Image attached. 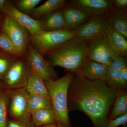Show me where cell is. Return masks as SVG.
Listing matches in <instances>:
<instances>
[{
  "label": "cell",
  "instance_id": "obj_1",
  "mask_svg": "<svg viewBox=\"0 0 127 127\" xmlns=\"http://www.w3.org/2000/svg\"><path fill=\"white\" fill-rule=\"evenodd\" d=\"M71 90L73 107L85 113L94 127H106L108 114L116 98V91L105 81L77 76Z\"/></svg>",
  "mask_w": 127,
  "mask_h": 127
},
{
  "label": "cell",
  "instance_id": "obj_2",
  "mask_svg": "<svg viewBox=\"0 0 127 127\" xmlns=\"http://www.w3.org/2000/svg\"><path fill=\"white\" fill-rule=\"evenodd\" d=\"M87 40L75 37L48 53L53 66H59L81 76L88 60Z\"/></svg>",
  "mask_w": 127,
  "mask_h": 127
},
{
  "label": "cell",
  "instance_id": "obj_3",
  "mask_svg": "<svg viewBox=\"0 0 127 127\" xmlns=\"http://www.w3.org/2000/svg\"><path fill=\"white\" fill-rule=\"evenodd\" d=\"M73 77L72 73H68L60 78L45 81L57 123L65 127H71L68 116L67 93Z\"/></svg>",
  "mask_w": 127,
  "mask_h": 127
},
{
  "label": "cell",
  "instance_id": "obj_4",
  "mask_svg": "<svg viewBox=\"0 0 127 127\" xmlns=\"http://www.w3.org/2000/svg\"><path fill=\"white\" fill-rule=\"evenodd\" d=\"M75 37L73 31L63 29L52 31L42 30L39 33L31 35L30 39L34 48L43 55Z\"/></svg>",
  "mask_w": 127,
  "mask_h": 127
},
{
  "label": "cell",
  "instance_id": "obj_5",
  "mask_svg": "<svg viewBox=\"0 0 127 127\" xmlns=\"http://www.w3.org/2000/svg\"><path fill=\"white\" fill-rule=\"evenodd\" d=\"M9 95L8 110L12 119L25 124L30 123L32 119L28 109L29 94L26 88L12 89Z\"/></svg>",
  "mask_w": 127,
  "mask_h": 127
},
{
  "label": "cell",
  "instance_id": "obj_6",
  "mask_svg": "<svg viewBox=\"0 0 127 127\" xmlns=\"http://www.w3.org/2000/svg\"><path fill=\"white\" fill-rule=\"evenodd\" d=\"M87 48L89 60L108 66L117 55L110 46L106 34L88 40Z\"/></svg>",
  "mask_w": 127,
  "mask_h": 127
},
{
  "label": "cell",
  "instance_id": "obj_7",
  "mask_svg": "<svg viewBox=\"0 0 127 127\" xmlns=\"http://www.w3.org/2000/svg\"><path fill=\"white\" fill-rule=\"evenodd\" d=\"M2 27V32L10 39L19 56L23 55L28 45V32L6 15Z\"/></svg>",
  "mask_w": 127,
  "mask_h": 127
},
{
  "label": "cell",
  "instance_id": "obj_8",
  "mask_svg": "<svg viewBox=\"0 0 127 127\" xmlns=\"http://www.w3.org/2000/svg\"><path fill=\"white\" fill-rule=\"evenodd\" d=\"M27 61L30 70L37 73L45 81L56 79V73L52 64L45 59L34 48L30 47Z\"/></svg>",
  "mask_w": 127,
  "mask_h": 127
},
{
  "label": "cell",
  "instance_id": "obj_9",
  "mask_svg": "<svg viewBox=\"0 0 127 127\" xmlns=\"http://www.w3.org/2000/svg\"><path fill=\"white\" fill-rule=\"evenodd\" d=\"M71 2L90 19L105 18L109 10L114 7L112 1L109 0H73Z\"/></svg>",
  "mask_w": 127,
  "mask_h": 127
},
{
  "label": "cell",
  "instance_id": "obj_10",
  "mask_svg": "<svg viewBox=\"0 0 127 127\" xmlns=\"http://www.w3.org/2000/svg\"><path fill=\"white\" fill-rule=\"evenodd\" d=\"M30 72L22 61L13 62L5 76V84L11 89L25 88Z\"/></svg>",
  "mask_w": 127,
  "mask_h": 127
},
{
  "label": "cell",
  "instance_id": "obj_11",
  "mask_svg": "<svg viewBox=\"0 0 127 127\" xmlns=\"http://www.w3.org/2000/svg\"><path fill=\"white\" fill-rule=\"evenodd\" d=\"M109 29L105 18H91L73 31L76 37L88 40L106 34Z\"/></svg>",
  "mask_w": 127,
  "mask_h": 127
},
{
  "label": "cell",
  "instance_id": "obj_12",
  "mask_svg": "<svg viewBox=\"0 0 127 127\" xmlns=\"http://www.w3.org/2000/svg\"><path fill=\"white\" fill-rule=\"evenodd\" d=\"M3 11L27 30L31 35L36 34L42 30L40 21L21 11L11 3L6 2Z\"/></svg>",
  "mask_w": 127,
  "mask_h": 127
},
{
  "label": "cell",
  "instance_id": "obj_13",
  "mask_svg": "<svg viewBox=\"0 0 127 127\" xmlns=\"http://www.w3.org/2000/svg\"><path fill=\"white\" fill-rule=\"evenodd\" d=\"M64 21V30L73 31L90 19L84 12L71 4L62 8Z\"/></svg>",
  "mask_w": 127,
  "mask_h": 127
},
{
  "label": "cell",
  "instance_id": "obj_14",
  "mask_svg": "<svg viewBox=\"0 0 127 127\" xmlns=\"http://www.w3.org/2000/svg\"><path fill=\"white\" fill-rule=\"evenodd\" d=\"M105 20L109 27L127 39V11L112 7L106 15Z\"/></svg>",
  "mask_w": 127,
  "mask_h": 127
},
{
  "label": "cell",
  "instance_id": "obj_15",
  "mask_svg": "<svg viewBox=\"0 0 127 127\" xmlns=\"http://www.w3.org/2000/svg\"><path fill=\"white\" fill-rule=\"evenodd\" d=\"M40 21L43 31H52L64 29L65 21L62 8L45 15Z\"/></svg>",
  "mask_w": 127,
  "mask_h": 127
},
{
  "label": "cell",
  "instance_id": "obj_16",
  "mask_svg": "<svg viewBox=\"0 0 127 127\" xmlns=\"http://www.w3.org/2000/svg\"><path fill=\"white\" fill-rule=\"evenodd\" d=\"M25 88L29 94L42 95L50 99L45 81L34 71L30 70L27 84Z\"/></svg>",
  "mask_w": 127,
  "mask_h": 127
},
{
  "label": "cell",
  "instance_id": "obj_17",
  "mask_svg": "<svg viewBox=\"0 0 127 127\" xmlns=\"http://www.w3.org/2000/svg\"><path fill=\"white\" fill-rule=\"evenodd\" d=\"M108 68V66L88 59L80 76L89 79L104 81Z\"/></svg>",
  "mask_w": 127,
  "mask_h": 127
},
{
  "label": "cell",
  "instance_id": "obj_18",
  "mask_svg": "<svg viewBox=\"0 0 127 127\" xmlns=\"http://www.w3.org/2000/svg\"><path fill=\"white\" fill-rule=\"evenodd\" d=\"M106 35L110 46L116 55L127 57V41L125 37L110 27Z\"/></svg>",
  "mask_w": 127,
  "mask_h": 127
},
{
  "label": "cell",
  "instance_id": "obj_19",
  "mask_svg": "<svg viewBox=\"0 0 127 127\" xmlns=\"http://www.w3.org/2000/svg\"><path fill=\"white\" fill-rule=\"evenodd\" d=\"M66 4V2L64 0H48L40 6L36 7L32 12V16L35 19H37L62 9Z\"/></svg>",
  "mask_w": 127,
  "mask_h": 127
},
{
  "label": "cell",
  "instance_id": "obj_20",
  "mask_svg": "<svg viewBox=\"0 0 127 127\" xmlns=\"http://www.w3.org/2000/svg\"><path fill=\"white\" fill-rule=\"evenodd\" d=\"M31 114L32 121L36 127L51 123H57L56 115L52 109H40L32 112Z\"/></svg>",
  "mask_w": 127,
  "mask_h": 127
},
{
  "label": "cell",
  "instance_id": "obj_21",
  "mask_svg": "<svg viewBox=\"0 0 127 127\" xmlns=\"http://www.w3.org/2000/svg\"><path fill=\"white\" fill-rule=\"evenodd\" d=\"M116 100L110 117V120L127 113V92L116 91Z\"/></svg>",
  "mask_w": 127,
  "mask_h": 127
},
{
  "label": "cell",
  "instance_id": "obj_22",
  "mask_svg": "<svg viewBox=\"0 0 127 127\" xmlns=\"http://www.w3.org/2000/svg\"><path fill=\"white\" fill-rule=\"evenodd\" d=\"M28 106L30 113L40 109H52L51 99L42 95L29 94Z\"/></svg>",
  "mask_w": 127,
  "mask_h": 127
},
{
  "label": "cell",
  "instance_id": "obj_23",
  "mask_svg": "<svg viewBox=\"0 0 127 127\" xmlns=\"http://www.w3.org/2000/svg\"><path fill=\"white\" fill-rule=\"evenodd\" d=\"M104 81L109 87L116 91L125 87L127 85V82L121 77L119 71L111 69L109 67Z\"/></svg>",
  "mask_w": 127,
  "mask_h": 127
},
{
  "label": "cell",
  "instance_id": "obj_24",
  "mask_svg": "<svg viewBox=\"0 0 127 127\" xmlns=\"http://www.w3.org/2000/svg\"><path fill=\"white\" fill-rule=\"evenodd\" d=\"M9 103V93H1L0 95V127H7Z\"/></svg>",
  "mask_w": 127,
  "mask_h": 127
},
{
  "label": "cell",
  "instance_id": "obj_25",
  "mask_svg": "<svg viewBox=\"0 0 127 127\" xmlns=\"http://www.w3.org/2000/svg\"><path fill=\"white\" fill-rule=\"evenodd\" d=\"M0 48L11 55L19 56L10 39L3 32L0 34Z\"/></svg>",
  "mask_w": 127,
  "mask_h": 127
},
{
  "label": "cell",
  "instance_id": "obj_26",
  "mask_svg": "<svg viewBox=\"0 0 127 127\" xmlns=\"http://www.w3.org/2000/svg\"><path fill=\"white\" fill-rule=\"evenodd\" d=\"M41 1V0H22L18 1L17 5L19 10L26 14L32 13Z\"/></svg>",
  "mask_w": 127,
  "mask_h": 127
},
{
  "label": "cell",
  "instance_id": "obj_27",
  "mask_svg": "<svg viewBox=\"0 0 127 127\" xmlns=\"http://www.w3.org/2000/svg\"><path fill=\"white\" fill-rule=\"evenodd\" d=\"M125 58H126L124 57L116 55L108 67L111 69L120 71L123 68L127 67V60Z\"/></svg>",
  "mask_w": 127,
  "mask_h": 127
},
{
  "label": "cell",
  "instance_id": "obj_28",
  "mask_svg": "<svg viewBox=\"0 0 127 127\" xmlns=\"http://www.w3.org/2000/svg\"><path fill=\"white\" fill-rule=\"evenodd\" d=\"M127 123V114L119 116L113 119L109 120L106 127H118L121 125L126 127Z\"/></svg>",
  "mask_w": 127,
  "mask_h": 127
},
{
  "label": "cell",
  "instance_id": "obj_29",
  "mask_svg": "<svg viewBox=\"0 0 127 127\" xmlns=\"http://www.w3.org/2000/svg\"><path fill=\"white\" fill-rule=\"evenodd\" d=\"M12 62L7 58L0 57V77L4 79L6 72Z\"/></svg>",
  "mask_w": 127,
  "mask_h": 127
},
{
  "label": "cell",
  "instance_id": "obj_30",
  "mask_svg": "<svg viewBox=\"0 0 127 127\" xmlns=\"http://www.w3.org/2000/svg\"><path fill=\"white\" fill-rule=\"evenodd\" d=\"M7 127H36L35 126L31 120L28 124L22 123L15 121L13 119L10 120L7 122Z\"/></svg>",
  "mask_w": 127,
  "mask_h": 127
},
{
  "label": "cell",
  "instance_id": "obj_31",
  "mask_svg": "<svg viewBox=\"0 0 127 127\" xmlns=\"http://www.w3.org/2000/svg\"><path fill=\"white\" fill-rule=\"evenodd\" d=\"M112 3L114 7L121 10H127V0H112Z\"/></svg>",
  "mask_w": 127,
  "mask_h": 127
},
{
  "label": "cell",
  "instance_id": "obj_32",
  "mask_svg": "<svg viewBox=\"0 0 127 127\" xmlns=\"http://www.w3.org/2000/svg\"><path fill=\"white\" fill-rule=\"evenodd\" d=\"M120 76L123 79L127 82V66L123 68L119 71Z\"/></svg>",
  "mask_w": 127,
  "mask_h": 127
},
{
  "label": "cell",
  "instance_id": "obj_33",
  "mask_svg": "<svg viewBox=\"0 0 127 127\" xmlns=\"http://www.w3.org/2000/svg\"><path fill=\"white\" fill-rule=\"evenodd\" d=\"M6 1L5 0H0V9L4 10L6 3Z\"/></svg>",
  "mask_w": 127,
  "mask_h": 127
},
{
  "label": "cell",
  "instance_id": "obj_34",
  "mask_svg": "<svg viewBox=\"0 0 127 127\" xmlns=\"http://www.w3.org/2000/svg\"><path fill=\"white\" fill-rule=\"evenodd\" d=\"M57 123H51L39 127H57Z\"/></svg>",
  "mask_w": 127,
  "mask_h": 127
},
{
  "label": "cell",
  "instance_id": "obj_35",
  "mask_svg": "<svg viewBox=\"0 0 127 127\" xmlns=\"http://www.w3.org/2000/svg\"><path fill=\"white\" fill-rule=\"evenodd\" d=\"M57 127H64L61 124H59L57 123Z\"/></svg>",
  "mask_w": 127,
  "mask_h": 127
},
{
  "label": "cell",
  "instance_id": "obj_36",
  "mask_svg": "<svg viewBox=\"0 0 127 127\" xmlns=\"http://www.w3.org/2000/svg\"><path fill=\"white\" fill-rule=\"evenodd\" d=\"M1 86L0 85V95L1 94Z\"/></svg>",
  "mask_w": 127,
  "mask_h": 127
}]
</instances>
